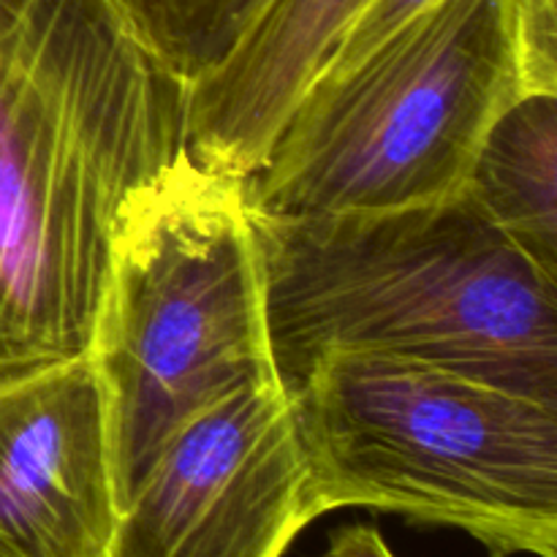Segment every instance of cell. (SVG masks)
Instances as JSON below:
<instances>
[{
	"instance_id": "cell-1",
	"label": "cell",
	"mask_w": 557,
	"mask_h": 557,
	"mask_svg": "<svg viewBox=\"0 0 557 557\" xmlns=\"http://www.w3.org/2000/svg\"><path fill=\"white\" fill-rule=\"evenodd\" d=\"M188 109L163 0H0V381L90 351L114 228Z\"/></svg>"
},
{
	"instance_id": "cell-2",
	"label": "cell",
	"mask_w": 557,
	"mask_h": 557,
	"mask_svg": "<svg viewBox=\"0 0 557 557\" xmlns=\"http://www.w3.org/2000/svg\"><path fill=\"white\" fill-rule=\"evenodd\" d=\"M250 218L283 389L326 351H384L557 406V277L466 194L384 212Z\"/></svg>"
},
{
	"instance_id": "cell-3",
	"label": "cell",
	"mask_w": 557,
	"mask_h": 557,
	"mask_svg": "<svg viewBox=\"0 0 557 557\" xmlns=\"http://www.w3.org/2000/svg\"><path fill=\"white\" fill-rule=\"evenodd\" d=\"M528 92H557V0H435L310 82L243 180L245 199L259 215L455 199L490 125Z\"/></svg>"
},
{
	"instance_id": "cell-4",
	"label": "cell",
	"mask_w": 557,
	"mask_h": 557,
	"mask_svg": "<svg viewBox=\"0 0 557 557\" xmlns=\"http://www.w3.org/2000/svg\"><path fill=\"white\" fill-rule=\"evenodd\" d=\"M321 515L455 528L557 557V406L424 359L326 351L286 386Z\"/></svg>"
},
{
	"instance_id": "cell-5",
	"label": "cell",
	"mask_w": 557,
	"mask_h": 557,
	"mask_svg": "<svg viewBox=\"0 0 557 557\" xmlns=\"http://www.w3.org/2000/svg\"><path fill=\"white\" fill-rule=\"evenodd\" d=\"M107 395L114 500L183 424L277 379L243 177L185 152L120 215L87 351Z\"/></svg>"
},
{
	"instance_id": "cell-6",
	"label": "cell",
	"mask_w": 557,
	"mask_h": 557,
	"mask_svg": "<svg viewBox=\"0 0 557 557\" xmlns=\"http://www.w3.org/2000/svg\"><path fill=\"white\" fill-rule=\"evenodd\" d=\"M321 517L281 379L190 419L123 495L103 557H283Z\"/></svg>"
},
{
	"instance_id": "cell-7",
	"label": "cell",
	"mask_w": 557,
	"mask_h": 557,
	"mask_svg": "<svg viewBox=\"0 0 557 557\" xmlns=\"http://www.w3.org/2000/svg\"><path fill=\"white\" fill-rule=\"evenodd\" d=\"M117 517L90 357L0 381V557H103Z\"/></svg>"
},
{
	"instance_id": "cell-8",
	"label": "cell",
	"mask_w": 557,
	"mask_h": 557,
	"mask_svg": "<svg viewBox=\"0 0 557 557\" xmlns=\"http://www.w3.org/2000/svg\"><path fill=\"white\" fill-rule=\"evenodd\" d=\"M368 0H267L218 63L190 82L188 156L248 177Z\"/></svg>"
},
{
	"instance_id": "cell-9",
	"label": "cell",
	"mask_w": 557,
	"mask_h": 557,
	"mask_svg": "<svg viewBox=\"0 0 557 557\" xmlns=\"http://www.w3.org/2000/svg\"><path fill=\"white\" fill-rule=\"evenodd\" d=\"M462 194L557 277V92H528L500 112Z\"/></svg>"
},
{
	"instance_id": "cell-10",
	"label": "cell",
	"mask_w": 557,
	"mask_h": 557,
	"mask_svg": "<svg viewBox=\"0 0 557 557\" xmlns=\"http://www.w3.org/2000/svg\"><path fill=\"white\" fill-rule=\"evenodd\" d=\"M267 0H185L169 14L174 44L190 82L226 54Z\"/></svg>"
},
{
	"instance_id": "cell-11",
	"label": "cell",
	"mask_w": 557,
	"mask_h": 557,
	"mask_svg": "<svg viewBox=\"0 0 557 557\" xmlns=\"http://www.w3.org/2000/svg\"><path fill=\"white\" fill-rule=\"evenodd\" d=\"M319 557H397L375 525L351 522L330 533L326 549Z\"/></svg>"
},
{
	"instance_id": "cell-12",
	"label": "cell",
	"mask_w": 557,
	"mask_h": 557,
	"mask_svg": "<svg viewBox=\"0 0 557 557\" xmlns=\"http://www.w3.org/2000/svg\"><path fill=\"white\" fill-rule=\"evenodd\" d=\"M163 3H166V16H169L174 9H177V5H183L185 0H163Z\"/></svg>"
}]
</instances>
